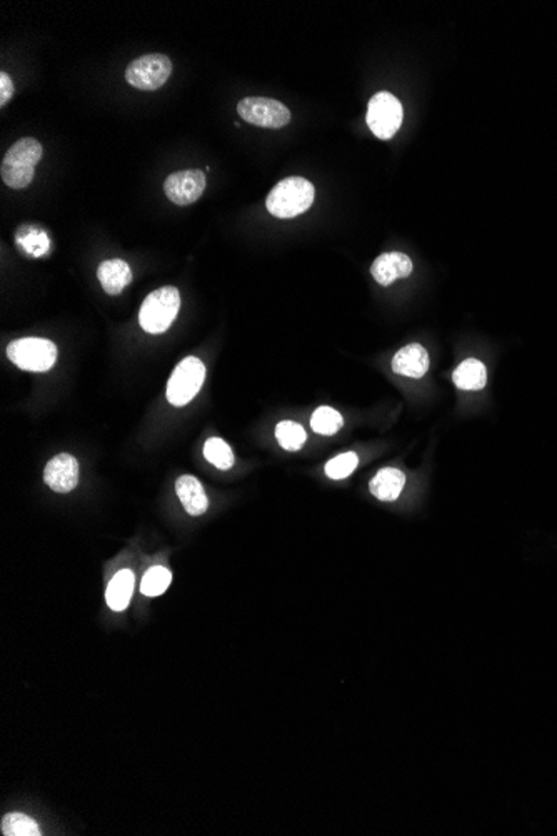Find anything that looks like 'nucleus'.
<instances>
[{
  "label": "nucleus",
  "instance_id": "7ed1b4c3",
  "mask_svg": "<svg viewBox=\"0 0 557 836\" xmlns=\"http://www.w3.org/2000/svg\"><path fill=\"white\" fill-rule=\"evenodd\" d=\"M181 309V294L172 286L151 292L141 306L139 322L149 334H162L171 328Z\"/></svg>",
  "mask_w": 557,
  "mask_h": 836
},
{
  "label": "nucleus",
  "instance_id": "4468645a",
  "mask_svg": "<svg viewBox=\"0 0 557 836\" xmlns=\"http://www.w3.org/2000/svg\"><path fill=\"white\" fill-rule=\"evenodd\" d=\"M100 286L109 296H119L132 281L130 266L122 259L104 260L97 269Z\"/></svg>",
  "mask_w": 557,
  "mask_h": 836
},
{
  "label": "nucleus",
  "instance_id": "0eeeda50",
  "mask_svg": "<svg viewBox=\"0 0 557 836\" xmlns=\"http://www.w3.org/2000/svg\"><path fill=\"white\" fill-rule=\"evenodd\" d=\"M171 74V58L162 54H149L130 62L126 81L139 90H158L169 81Z\"/></svg>",
  "mask_w": 557,
  "mask_h": 836
},
{
  "label": "nucleus",
  "instance_id": "39448f33",
  "mask_svg": "<svg viewBox=\"0 0 557 836\" xmlns=\"http://www.w3.org/2000/svg\"><path fill=\"white\" fill-rule=\"evenodd\" d=\"M204 379L205 366L199 358L189 356L181 360L167 383V401L172 406H186L190 403L197 396L204 384Z\"/></svg>",
  "mask_w": 557,
  "mask_h": 836
},
{
  "label": "nucleus",
  "instance_id": "f257e3e1",
  "mask_svg": "<svg viewBox=\"0 0 557 836\" xmlns=\"http://www.w3.org/2000/svg\"><path fill=\"white\" fill-rule=\"evenodd\" d=\"M315 189L313 182L304 177L282 179L267 196V211L279 219H292L304 214L314 202Z\"/></svg>",
  "mask_w": 557,
  "mask_h": 836
},
{
  "label": "nucleus",
  "instance_id": "423d86ee",
  "mask_svg": "<svg viewBox=\"0 0 557 836\" xmlns=\"http://www.w3.org/2000/svg\"><path fill=\"white\" fill-rule=\"evenodd\" d=\"M367 126L377 139L387 141L399 130L404 111L402 104L391 92H377L367 105Z\"/></svg>",
  "mask_w": 557,
  "mask_h": 836
},
{
  "label": "nucleus",
  "instance_id": "393cba45",
  "mask_svg": "<svg viewBox=\"0 0 557 836\" xmlns=\"http://www.w3.org/2000/svg\"><path fill=\"white\" fill-rule=\"evenodd\" d=\"M14 96L12 79L5 73H0V105H5Z\"/></svg>",
  "mask_w": 557,
  "mask_h": 836
},
{
  "label": "nucleus",
  "instance_id": "b1692460",
  "mask_svg": "<svg viewBox=\"0 0 557 836\" xmlns=\"http://www.w3.org/2000/svg\"><path fill=\"white\" fill-rule=\"evenodd\" d=\"M358 464L359 458L356 453H344L326 464V475L330 479H344L354 473Z\"/></svg>",
  "mask_w": 557,
  "mask_h": 836
},
{
  "label": "nucleus",
  "instance_id": "9d476101",
  "mask_svg": "<svg viewBox=\"0 0 557 836\" xmlns=\"http://www.w3.org/2000/svg\"><path fill=\"white\" fill-rule=\"evenodd\" d=\"M45 484L56 492H71L79 484V462L71 454H58L43 469Z\"/></svg>",
  "mask_w": 557,
  "mask_h": 836
},
{
  "label": "nucleus",
  "instance_id": "6ab92c4d",
  "mask_svg": "<svg viewBox=\"0 0 557 836\" xmlns=\"http://www.w3.org/2000/svg\"><path fill=\"white\" fill-rule=\"evenodd\" d=\"M204 458L217 469L228 471L234 466V453L229 445L220 437H211L204 445Z\"/></svg>",
  "mask_w": 557,
  "mask_h": 836
},
{
  "label": "nucleus",
  "instance_id": "5701e85b",
  "mask_svg": "<svg viewBox=\"0 0 557 836\" xmlns=\"http://www.w3.org/2000/svg\"><path fill=\"white\" fill-rule=\"evenodd\" d=\"M172 575L171 571L164 566H152L143 577V584H141V590H143L145 596H160L162 592H166V590L171 586Z\"/></svg>",
  "mask_w": 557,
  "mask_h": 836
},
{
  "label": "nucleus",
  "instance_id": "dca6fc26",
  "mask_svg": "<svg viewBox=\"0 0 557 836\" xmlns=\"http://www.w3.org/2000/svg\"><path fill=\"white\" fill-rule=\"evenodd\" d=\"M134 583H135V577L130 569H122L111 579L107 592H105V600L112 611H124L129 606L132 592H134Z\"/></svg>",
  "mask_w": 557,
  "mask_h": 836
},
{
  "label": "nucleus",
  "instance_id": "6e6552de",
  "mask_svg": "<svg viewBox=\"0 0 557 836\" xmlns=\"http://www.w3.org/2000/svg\"><path fill=\"white\" fill-rule=\"evenodd\" d=\"M237 114L245 122L266 129H282L292 117L282 102L269 97H245L237 104Z\"/></svg>",
  "mask_w": 557,
  "mask_h": 836
},
{
  "label": "nucleus",
  "instance_id": "f8f14e48",
  "mask_svg": "<svg viewBox=\"0 0 557 836\" xmlns=\"http://www.w3.org/2000/svg\"><path fill=\"white\" fill-rule=\"evenodd\" d=\"M428 351L421 344H409L396 352L392 360V371L396 375H406L411 379H421L428 373Z\"/></svg>",
  "mask_w": 557,
  "mask_h": 836
},
{
  "label": "nucleus",
  "instance_id": "f3484780",
  "mask_svg": "<svg viewBox=\"0 0 557 836\" xmlns=\"http://www.w3.org/2000/svg\"><path fill=\"white\" fill-rule=\"evenodd\" d=\"M453 381L459 390L479 391L486 386V366L477 360H466L459 364L453 375Z\"/></svg>",
  "mask_w": 557,
  "mask_h": 836
},
{
  "label": "nucleus",
  "instance_id": "aec40b11",
  "mask_svg": "<svg viewBox=\"0 0 557 836\" xmlns=\"http://www.w3.org/2000/svg\"><path fill=\"white\" fill-rule=\"evenodd\" d=\"M2 833L5 836H41L39 824L24 813H9L2 820Z\"/></svg>",
  "mask_w": 557,
  "mask_h": 836
},
{
  "label": "nucleus",
  "instance_id": "20e7f679",
  "mask_svg": "<svg viewBox=\"0 0 557 836\" xmlns=\"http://www.w3.org/2000/svg\"><path fill=\"white\" fill-rule=\"evenodd\" d=\"M7 358L19 369L30 373H45L52 369L58 360V347L43 337H22L15 339L7 346Z\"/></svg>",
  "mask_w": 557,
  "mask_h": 836
},
{
  "label": "nucleus",
  "instance_id": "412c9836",
  "mask_svg": "<svg viewBox=\"0 0 557 836\" xmlns=\"http://www.w3.org/2000/svg\"><path fill=\"white\" fill-rule=\"evenodd\" d=\"M275 437H277L279 445L284 447L286 451H299L300 447L304 446L306 441H307V433L298 422L282 421L275 428Z\"/></svg>",
  "mask_w": 557,
  "mask_h": 836
},
{
  "label": "nucleus",
  "instance_id": "1a4fd4ad",
  "mask_svg": "<svg viewBox=\"0 0 557 836\" xmlns=\"http://www.w3.org/2000/svg\"><path fill=\"white\" fill-rule=\"evenodd\" d=\"M205 189V175L199 169H187L171 174L164 182V192L177 205L197 201Z\"/></svg>",
  "mask_w": 557,
  "mask_h": 836
},
{
  "label": "nucleus",
  "instance_id": "2eb2a0df",
  "mask_svg": "<svg viewBox=\"0 0 557 836\" xmlns=\"http://www.w3.org/2000/svg\"><path fill=\"white\" fill-rule=\"evenodd\" d=\"M406 484V476L399 469L386 468L381 469L369 484L371 492L381 501H394L400 496Z\"/></svg>",
  "mask_w": 557,
  "mask_h": 836
},
{
  "label": "nucleus",
  "instance_id": "9b49d317",
  "mask_svg": "<svg viewBox=\"0 0 557 836\" xmlns=\"http://www.w3.org/2000/svg\"><path fill=\"white\" fill-rule=\"evenodd\" d=\"M413 260L402 252H386L374 260L371 275L381 286H389L396 279L409 277L413 273Z\"/></svg>",
  "mask_w": 557,
  "mask_h": 836
},
{
  "label": "nucleus",
  "instance_id": "4be33fe9",
  "mask_svg": "<svg viewBox=\"0 0 557 836\" xmlns=\"http://www.w3.org/2000/svg\"><path fill=\"white\" fill-rule=\"evenodd\" d=\"M311 426L317 434L332 436L343 428L344 419L336 409H332L329 406H322V407L315 409L313 419H311Z\"/></svg>",
  "mask_w": 557,
  "mask_h": 836
},
{
  "label": "nucleus",
  "instance_id": "ddd939ff",
  "mask_svg": "<svg viewBox=\"0 0 557 836\" xmlns=\"http://www.w3.org/2000/svg\"><path fill=\"white\" fill-rule=\"evenodd\" d=\"M175 492L190 516H200L207 511L209 499L197 477L184 475L175 481Z\"/></svg>",
  "mask_w": 557,
  "mask_h": 836
},
{
  "label": "nucleus",
  "instance_id": "a211bd4d",
  "mask_svg": "<svg viewBox=\"0 0 557 836\" xmlns=\"http://www.w3.org/2000/svg\"><path fill=\"white\" fill-rule=\"evenodd\" d=\"M19 249L29 258H43L50 251V239L47 232L35 226H24L15 234Z\"/></svg>",
  "mask_w": 557,
  "mask_h": 836
},
{
  "label": "nucleus",
  "instance_id": "f03ea898",
  "mask_svg": "<svg viewBox=\"0 0 557 836\" xmlns=\"http://www.w3.org/2000/svg\"><path fill=\"white\" fill-rule=\"evenodd\" d=\"M43 144L34 137L17 141L2 160L0 174L4 182L12 189H26L34 181L35 166L43 159Z\"/></svg>",
  "mask_w": 557,
  "mask_h": 836
}]
</instances>
